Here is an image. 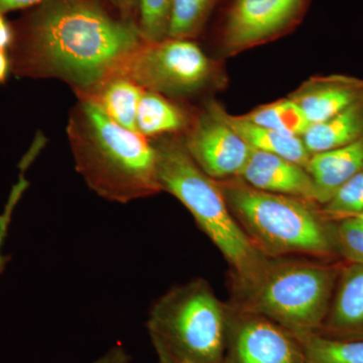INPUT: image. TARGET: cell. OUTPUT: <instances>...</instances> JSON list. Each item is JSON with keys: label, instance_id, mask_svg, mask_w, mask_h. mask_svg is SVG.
I'll return each instance as SVG.
<instances>
[{"label": "cell", "instance_id": "2", "mask_svg": "<svg viewBox=\"0 0 363 363\" xmlns=\"http://www.w3.org/2000/svg\"><path fill=\"white\" fill-rule=\"evenodd\" d=\"M67 135L76 169L104 199L125 204L162 192L152 140L119 125L92 100L78 98Z\"/></svg>", "mask_w": 363, "mask_h": 363}, {"label": "cell", "instance_id": "27", "mask_svg": "<svg viewBox=\"0 0 363 363\" xmlns=\"http://www.w3.org/2000/svg\"><path fill=\"white\" fill-rule=\"evenodd\" d=\"M45 1V0H0V13L6 14L11 11L30 9Z\"/></svg>", "mask_w": 363, "mask_h": 363}, {"label": "cell", "instance_id": "15", "mask_svg": "<svg viewBox=\"0 0 363 363\" xmlns=\"http://www.w3.org/2000/svg\"><path fill=\"white\" fill-rule=\"evenodd\" d=\"M216 105L223 121L250 145V149L277 155L305 168L307 167L312 155L306 149L302 138L264 128L245 116H233L219 102Z\"/></svg>", "mask_w": 363, "mask_h": 363}, {"label": "cell", "instance_id": "25", "mask_svg": "<svg viewBox=\"0 0 363 363\" xmlns=\"http://www.w3.org/2000/svg\"><path fill=\"white\" fill-rule=\"evenodd\" d=\"M28 164L26 162H21V174L20 178H18V183L13 186V190H11V194H9V200L6 207H4V211L0 214V274L4 271L6 267L7 262H9V255H4L2 252V247L4 245V241L9 233V225H11V218H13V214L14 209H16V205L20 201L21 196L23 195L25 191L28 187V182L25 178V171L28 169Z\"/></svg>", "mask_w": 363, "mask_h": 363}, {"label": "cell", "instance_id": "1", "mask_svg": "<svg viewBox=\"0 0 363 363\" xmlns=\"http://www.w3.org/2000/svg\"><path fill=\"white\" fill-rule=\"evenodd\" d=\"M13 26L11 73L63 81L78 98L121 73L145 43L138 21L112 13L100 0H45Z\"/></svg>", "mask_w": 363, "mask_h": 363}, {"label": "cell", "instance_id": "12", "mask_svg": "<svg viewBox=\"0 0 363 363\" xmlns=\"http://www.w3.org/2000/svg\"><path fill=\"white\" fill-rule=\"evenodd\" d=\"M316 334L337 340L363 339V264L344 262L328 312Z\"/></svg>", "mask_w": 363, "mask_h": 363}, {"label": "cell", "instance_id": "24", "mask_svg": "<svg viewBox=\"0 0 363 363\" xmlns=\"http://www.w3.org/2000/svg\"><path fill=\"white\" fill-rule=\"evenodd\" d=\"M334 223L339 259L345 262L363 264V224L353 217Z\"/></svg>", "mask_w": 363, "mask_h": 363}, {"label": "cell", "instance_id": "6", "mask_svg": "<svg viewBox=\"0 0 363 363\" xmlns=\"http://www.w3.org/2000/svg\"><path fill=\"white\" fill-rule=\"evenodd\" d=\"M226 318V304L204 279L169 289L147 321L159 363H222Z\"/></svg>", "mask_w": 363, "mask_h": 363}, {"label": "cell", "instance_id": "7", "mask_svg": "<svg viewBox=\"0 0 363 363\" xmlns=\"http://www.w3.org/2000/svg\"><path fill=\"white\" fill-rule=\"evenodd\" d=\"M117 75L172 99L219 89L227 81L218 62L209 58L194 40L172 38L145 43Z\"/></svg>", "mask_w": 363, "mask_h": 363}, {"label": "cell", "instance_id": "14", "mask_svg": "<svg viewBox=\"0 0 363 363\" xmlns=\"http://www.w3.org/2000/svg\"><path fill=\"white\" fill-rule=\"evenodd\" d=\"M314 182L320 206L341 186L363 171V136L355 142L312 155L306 167Z\"/></svg>", "mask_w": 363, "mask_h": 363}, {"label": "cell", "instance_id": "17", "mask_svg": "<svg viewBox=\"0 0 363 363\" xmlns=\"http://www.w3.org/2000/svg\"><path fill=\"white\" fill-rule=\"evenodd\" d=\"M363 136V98L322 123L312 124L302 136L310 154L326 152Z\"/></svg>", "mask_w": 363, "mask_h": 363}, {"label": "cell", "instance_id": "13", "mask_svg": "<svg viewBox=\"0 0 363 363\" xmlns=\"http://www.w3.org/2000/svg\"><path fill=\"white\" fill-rule=\"evenodd\" d=\"M240 178L257 190L317 203L314 182L307 169L277 155L252 150Z\"/></svg>", "mask_w": 363, "mask_h": 363}, {"label": "cell", "instance_id": "21", "mask_svg": "<svg viewBox=\"0 0 363 363\" xmlns=\"http://www.w3.org/2000/svg\"><path fill=\"white\" fill-rule=\"evenodd\" d=\"M218 0H173L168 38L194 40L199 37Z\"/></svg>", "mask_w": 363, "mask_h": 363}, {"label": "cell", "instance_id": "10", "mask_svg": "<svg viewBox=\"0 0 363 363\" xmlns=\"http://www.w3.org/2000/svg\"><path fill=\"white\" fill-rule=\"evenodd\" d=\"M216 104L208 99L192 114L181 138L197 166L210 178L222 181L240 176L252 150L223 121Z\"/></svg>", "mask_w": 363, "mask_h": 363}, {"label": "cell", "instance_id": "18", "mask_svg": "<svg viewBox=\"0 0 363 363\" xmlns=\"http://www.w3.org/2000/svg\"><path fill=\"white\" fill-rule=\"evenodd\" d=\"M145 89L123 75H114L105 81L88 97L99 105L112 121L126 130L136 131V112Z\"/></svg>", "mask_w": 363, "mask_h": 363}, {"label": "cell", "instance_id": "20", "mask_svg": "<svg viewBox=\"0 0 363 363\" xmlns=\"http://www.w3.org/2000/svg\"><path fill=\"white\" fill-rule=\"evenodd\" d=\"M295 336L302 345L307 363H363V339L337 340L316 333Z\"/></svg>", "mask_w": 363, "mask_h": 363}, {"label": "cell", "instance_id": "3", "mask_svg": "<svg viewBox=\"0 0 363 363\" xmlns=\"http://www.w3.org/2000/svg\"><path fill=\"white\" fill-rule=\"evenodd\" d=\"M217 183L234 218L267 257L340 259L335 223L318 203L257 190L240 177Z\"/></svg>", "mask_w": 363, "mask_h": 363}, {"label": "cell", "instance_id": "8", "mask_svg": "<svg viewBox=\"0 0 363 363\" xmlns=\"http://www.w3.org/2000/svg\"><path fill=\"white\" fill-rule=\"evenodd\" d=\"M310 0H231L220 26L222 55L235 56L292 32Z\"/></svg>", "mask_w": 363, "mask_h": 363}, {"label": "cell", "instance_id": "28", "mask_svg": "<svg viewBox=\"0 0 363 363\" xmlns=\"http://www.w3.org/2000/svg\"><path fill=\"white\" fill-rule=\"evenodd\" d=\"M13 23L6 20V14L0 13V51H9L13 42Z\"/></svg>", "mask_w": 363, "mask_h": 363}, {"label": "cell", "instance_id": "5", "mask_svg": "<svg viewBox=\"0 0 363 363\" xmlns=\"http://www.w3.org/2000/svg\"><path fill=\"white\" fill-rule=\"evenodd\" d=\"M343 260L267 257L247 283L231 286L229 304L269 318L294 334L317 333L330 306Z\"/></svg>", "mask_w": 363, "mask_h": 363}, {"label": "cell", "instance_id": "11", "mask_svg": "<svg viewBox=\"0 0 363 363\" xmlns=\"http://www.w3.org/2000/svg\"><path fill=\"white\" fill-rule=\"evenodd\" d=\"M304 112L310 123H322L363 98V80L332 74L306 80L288 96Z\"/></svg>", "mask_w": 363, "mask_h": 363}, {"label": "cell", "instance_id": "26", "mask_svg": "<svg viewBox=\"0 0 363 363\" xmlns=\"http://www.w3.org/2000/svg\"><path fill=\"white\" fill-rule=\"evenodd\" d=\"M112 6L117 11V14L124 20L135 21L138 14L140 0H111Z\"/></svg>", "mask_w": 363, "mask_h": 363}, {"label": "cell", "instance_id": "23", "mask_svg": "<svg viewBox=\"0 0 363 363\" xmlns=\"http://www.w3.org/2000/svg\"><path fill=\"white\" fill-rule=\"evenodd\" d=\"M173 0H140L138 26L145 43L168 38Z\"/></svg>", "mask_w": 363, "mask_h": 363}, {"label": "cell", "instance_id": "16", "mask_svg": "<svg viewBox=\"0 0 363 363\" xmlns=\"http://www.w3.org/2000/svg\"><path fill=\"white\" fill-rule=\"evenodd\" d=\"M191 117L192 113L172 98L145 90L136 112V131L150 140L182 135L187 130Z\"/></svg>", "mask_w": 363, "mask_h": 363}, {"label": "cell", "instance_id": "9", "mask_svg": "<svg viewBox=\"0 0 363 363\" xmlns=\"http://www.w3.org/2000/svg\"><path fill=\"white\" fill-rule=\"evenodd\" d=\"M222 363H307L295 334L255 313L226 304Z\"/></svg>", "mask_w": 363, "mask_h": 363}, {"label": "cell", "instance_id": "22", "mask_svg": "<svg viewBox=\"0 0 363 363\" xmlns=\"http://www.w3.org/2000/svg\"><path fill=\"white\" fill-rule=\"evenodd\" d=\"M327 219L338 221L363 212V171L346 182L328 202L321 206Z\"/></svg>", "mask_w": 363, "mask_h": 363}, {"label": "cell", "instance_id": "4", "mask_svg": "<svg viewBox=\"0 0 363 363\" xmlns=\"http://www.w3.org/2000/svg\"><path fill=\"white\" fill-rule=\"evenodd\" d=\"M152 143L162 192L173 195L187 208L199 228L220 250L231 269V286L255 278L267 257L234 218L217 181L193 161L181 138L161 136Z\"/></svg>", "mask_w": 363, "mask_h": 363}, {"label": "cell", "instance_id": "31", "mask_svg": "<svg viewBox=\"0 0 363 363\" xmlns=\"http://www.w3.org/2000/svg\"><path fill=\"white\" fill-rule=\"evenodd\" d=\"M353 218L357 219V220L359 221L360 223L363 224V212L362 213L355 215V216H353Z\"/></svg>", "mask_w": 363, "mask_h": 363}, {"label": "cell", "instance_id": "29", "mask_svg": "<svg viewBox=\"0 0 363 363\" xmlns=\"http://www.w3.org/2000/svg\"><path fill=\"white\" fill-rule=\"evenodd\" d=\"M130 357L128 351L121 346H116L93 363H130Z\"/></svg>", "mask_w": 363, "mask_h": 363}, {"label": "cell", "instance_id": "30", "mask_svg": "<svg viewBox=\"0 0 363 363\" xmlns=\"http://www.w3.org/2000/svg\"><path fill=\"white\" fill-rule=\"evenodd\" d=\"M11 73V63L9 51H0V85L6 84Z\"/></svg>", "mask_w": 363, "mask_h": 363}, {"label": "cell", "instance_id": "19", "mask_svg": "<svg viewBox=\"0 0 363 363\" xmlns=\"http://www.w3.org/2000/svg\"><path fill=\"white\" fill-rule=\"evenodd\" d=\"M245 116L264 128L298 138L311 126L304 112L289 97L260 105Z\"/></svg>", "mask_w": 363, "mask_h": 363}]
</instances>
